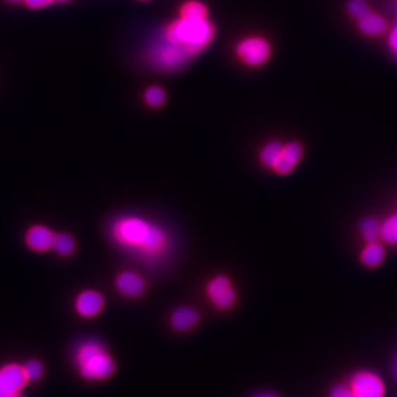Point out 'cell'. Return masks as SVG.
Segmentation results:
<instances>
[{"label": "cell", "instance_id": "obj_1", "mask_svg": "<svg viewBox=\"0 0 397 397\" xmlns=\"http://www.w3.org/2000/svg\"><path fill=\"white\" fill-rule=\"evenodd\" d=\"M110 233L118 246L149 262L165 256L170 246L163 227L137 215H122L115 220Z\"/></svg>", "mask_w": 397, "mask_h": 397}, {"label": "cell", "instance_id": "obj_2", "mask_svg": "<svg viewBox=\"0 0 397 397\" xmlns=\"http://www.w3.org/2000/svg\"><path fill=\"white\" fill-rule=\"evenodd\" d=\"M160 37L186 50L192 59L203 53L213 44L217 28L210 18L178 17L167 23Z\"/></svg>", "mask_w": 397, "mask_h": 397}, {"label": "cell", "instance_id": "obj_3", "mask_svg": "<svg viewBox=\"0 0 397 397\" xmlns=\"http://www.w3.org/2000/svg\"><path fill=\"white\" fill-rule=\"evenodd\" d=\"M80 374L87 381H104L116 371V363L102 342L87 340L77 346L74 354Z\"/></svg>", "mask_w": 397, "mask_h": 397}, {"label": "cell", "instance_id": "obj_4", "mask_svg": "<svg viewBox=\"0 0 397 397\" xmlns=\"http://www.w3.org/2000/svg\"><path fill=\"white\" fill-rule=\"evenodd\" d=\"M146 60L153 69L170 73L184 69L192 58L181 46L159 37L148 49Z\"/></svg>", "mask_w": 397, "mask_h": 397}, {"label": "cell", "instance_id": "obj_5", "mask_svg": "<svg viewBox=\"0 0 397 397\" xmlns=\"http://www.w3.org/2000/svg\"><path fill=\"white\" fill-rule=\"evenodd\" d=\"M272 46L266 37L260 34H247L234 44V56L237 61L250 69H258L270 61Z\"/></svg>", "mask_w": 397, "mask_h": 397}, {"label": "cell", "instance_id": "obj_6", "mask_svg": "<svg viewBox=\"0 0 397 397\" xmlns=\"http://www.w3.org/2000/svg\"><path fill=\"white\" fill-rule=\"evenodd\" d=\"M350 390L354 397H385L382 377L371 371H359L350 379Z\"/></svg>", "mask_w": 397, "mask_h": 397}, {"label": "cell", "instance_id": "obj_7", "mask_svg": "<svg viewBox=\"0 0 397 397\" xmlns=\"http://www.w3.org/2000/svg\"><path fill=\"white\" fill-rule=\"evenodd\" d=\"M206 296L217 308L227 310L237 301V291L227 276H215L206 286Z\"/></svg>", "mask_w": 397, "mask_h": 397}, {"label": "cell", "instance_id": "obj_8", "mask_svg": "<svg viewBox=\"0 0 397 397\" xmlns=\"http://www.w3.org/2000/svg\"><path fill=\"white\" fill-rule=\"evenodd\" d=\"M28 382L23 365L11 363L0 367V397L20 394V391Z\"/></svg>", "mask_w": 397, "mask_h": 397}, {"label": "cell", "instance_id": "obj_9", "mask_svg": "<svg viewBox=\"0 0 397 397\" xmlns=\"http://www.w3.org/2000/svg\"><path fill=\"white\" fill-rule=\"evenodd\" d=\"M301 157H303V147L301 144L297 141L284 144L283 151L272 170L278 175L285 176L297 167L298 163H301Z\"/></svg>", "mask_w": 397, "mask_h": 397}, {"label": "cell", "instance_id": "obj_10", "mask_svg": "<svg viewBox=\"0 0 397 397\" xmlns=\"http://www.w3.org/2000/svg\"><path fill=\"white\" fill-rule=\"evenodd\" d=\"M105 299L102 294L95 291H82L75 301L77 313L84 318L96 317L103 310Z\"/></svg>", "mask_w": 397, "mask_h": 397}, {"label": "cell", "instance_id": "obj_11", "mask_svg": "<svg viewBox=\"0 0 397 397\" xmlns=\"http://www.w3.org/2000/svg\"><path fill=\"white\" fill-rule=\"evenodd\" d=\"M115 286L122 295L137 298L145 293V280L135 272H122L116 277Z\"/></svg>", "mask_w": 397, "mask_h": 397}, {"label": "cell", "instance_id": "obj_12", "mask_svg": "<svg viewBox=\"0 0 397 397\" xmlns=\"http://www.w3.org/2000/svg\"><path fill=\"white\" fill-rule=\"evenodd\" d=\"M56 233L44 227H34L27 233V244L38 252L50 250L53 247Z\"/></svg>", "mask_w": 397, "mask_h": 397}, {"label": "cell", "instance_id": "obj_13", "mask_svg": "<svg viewBox=\"0 0 397 397\" xmlns=\"http://www.w3.org/2000/svg\"><path fill=\"white\" fill-rule=\"evenodd\" d=\"M200 320V315L196 309L181 307L173 311L170 317V324L175 330L187 331L194 328Z\"/></svg>", "mask_w": 397, "mask_h": 397}, {"label": "cell", "instance_id": "obj_14", "mask_svg": "<svg viewBox=\"0 0 397 397\" xmlns=\"http://www.w3.org/2000/svg\"><path fill=\"white\" fill-rule=\"evenodd\" d=\"M178 17L210 18V9L202 0H184L179 6Z\"/></svg>", "mask_w": 397, "mask_h": 397}, {"label": "cell", "instance_id": "obj_15", "mask_svg": "<svg viewBox=\"0 0 397 397\" xmlns=\"http://www.w3.org/2000/svg\"><path fill=\"white\" fill-rule=\"evenodd\" d=\"M284 143L280 140H270L263 146L260 151V161L265 168L274 169L280 153L283 151Z\"/></svg>", "mask_w": 397, "mask_h": 397}, {"label": "cell", "instance_id": "obj_16", "mask_svg": "<svg viewBox=\"0 0 397 397\" xmlns=\"http://www.w3.org/2000/svg\"><path fill=\"white\" fill-rule=\"evenodd\" d=\"M385 258V250L377 241L367 243L361 253V262L367 267H377Z\"/></svg>", "mask_w": 397, "mask_h": 397}, {"label": "cell", "instance_id": "obj_17", "mask_svg": "<svg viewBox=\"0 0 397 397\" xmlns=\"http://www.w3.org/2000/svg\"><path fill=\"white\" fill-rule=\"evenodd\" d=\"M168 94L165 87L159 84L148 85L143 92V101L148 107L157 110L167 103Z\"/></svg>", "mask_w": 397, "mask_h": 397}, {"label": "cell", "instance_id": "obj_18", "mask_svg": "<svg viewBox=\"0 0 397 397\" xmlns=\"http://www.w3.org/2000/svg\"><path fill=\"white\" fill-rule=\"evenodd\" d=\"M387 25L384 19L374 13H370L360 20V29L367 36H379L386 30Z\"/></svg>", "mask_w": 397, "mask_h": 397}, {"label": "cell", "instance_id": "obj_19", "mask_svg": "<svg viewBox=\"0 0 397 397\" xmlns=\"http://www.w3.org/2000/svg\"><path fill=\"white\" fill-rule=\"evenodd\" d=\"M361 234L365 242H375L381 239V223L374 218H367L361 222Z\"/></svg>", "mask_w": 397, "mask_h": 397}, {"label": "cell", "instance_id": "obj_20", "mask_svg": "<svg viewBox=\"0 0 397 397\" xmlns=\"http://www.w3.org/2000/svg\"><path fill=\"white\" fill-rule=\"evenodd\" d=\"M381 239L387 244L397 245V213L381 223Z\"/></svg>", "mask_w": 397, "mask_h": 397}, {"label": "cell", "instance_id": "obj_21", "mask_svg": "<svg viewBox=\"0 0 397 397\" xmlns=\"http://www.w3.org/2000/svg\"><path fill=\"white\" fill-rule=\"evenodd\" d=\"M53 247L54 250L59 254L66 256V255H70L73 252L75 242H74L73 237L71 235L65 234V233L56 234Z\"/></svg>", "mask_w": 397, "mask_h": 397}, {"label": "cell", "instance_id": "obj_22", "mask_svg": "<svg viewBox=\"0 0 397 397\" xmlns=\"http://www.w3.org/2000/svg\"><path fill=\"white\" fill-rule=\"evenodd\" d=\"M348 11H349L352 17L359 19V20L371 13L369 5L364 0H351L348 5Z\"/></svg>", "mask_w": 397, "mask_h": 397}, {"label": "cell", "instance_id": "obj_23", "mask_svg": "<svg viewBox=\"0 0 397 397\" xmlns=\"http://www.w3.org/2000/svg\"><path fill=\"white\" fill-rule=\"evenodd\" d=\"M23 367L29 382L30 381H37L44 374V367L37 360H31V361L27 362L25 365H23Z\"/></svg>", "mask_w": 397, "mask_h": 397}, {"label": "cell", "instance_id": "obj_24", "mask_svg": "<svg viewBox=\"0 0 397 397\" xmlns=\"http://www.w3.org/2000/svg\"><path fill=\"white\" fill-rule=\"evenodd\" d=\"M330 397H354L353 394L350 390L349 385H336V386L331 390Z\"/></svg>", "mask_w": 397, "mask_h": 397}, {"label": "cell", "instance_id": "obj_25", "mask_svg": "<svg viewBox=\"0 0 397 397\" xmlns=\"http://www.w3.org/2000/svg\"><path fill=\"white\" fill-rule=\"evenodd\" d=\"M54 0H25V3L31 9H40V8L46 7L51 5Z\"/></svg>", "mask_w": 397, "mask_h": 397}, {"label": "cell", "instance_id": "obj_26", "mask_svg": "<svg viewBox=\"0 0 397 397\" xmlns=\"http://www.w3.org/2000/svg\"><path fill=\"white\" fill-rule=\"evenodd\" d=\"M389 44H390V48L392 49V51L397 56V26L391 32Z\"/></svg>", "mask_w": 397, "mask_h": 397}, {"label": "cell", "instance_id": "obj_27", "mask_svg": "<svg viewBox=\"0 0 397 397\" xmlns=\"http://www.w3.org/2000/svg\"><path fill=\"white\" fill-rule=\"evenodd\" d=\"M255 397H279L278 395H276L275 393L272 392H264L260 393V394L256 395Z\"/></svg>", "mask_w": 397, "mask_h": 397}, {"label": "cell", "instance_id": "obj_28", "mask_svg": "<svg viewBox=\"0 0 397 397\" xmlns=\"http://www.w3.org/2000/svg\"><path fill=\"white\" fill-rule=\"evenodd\" d=\"M139 3H149V1H153V0H137Z\"/></svg>", "mask_w": 397, "mask_h": 397}, {"label": "cell", "instance_id": "obj_29", "mask_svg": "<svg viewBox=\"0 0 397 397\" xmlns=\"http://www.w3.org/2000/svg\"><path fill=\"white\" fill-rule=\"evenodd\" d=\"M8 1H11V3H19V1H25V0H8Z\"/></svg>", "mask_w": 397, "mask_h": 397}, {"label": "cell", "instance_id": "obj_30", "mask_svg": "<svg viewBox=\"0 0 397 397\" xmlns=\"http://www.w3.org/2000/svg\"><path fill=\"white\" fill-rule=\"evenodd\" d=\"M13 397H25V396H23V395L18 394V395H15V396H13Z\"/></svg>", "mask_w": 397, "mask_h": 397}, {"label": "cell", "instance_id": "obj_31", "mask_svg": "<svg viewBox=\"0 0 397 397\" xmlns=\"http://www.w3.org/2000/svg\"><path fill=\"white\" fill-rule=\"evenodd\" d=\"M59 1H69V0H59Z\"/></svg>", "mask_w": 397, "mask_h": 397}]
</instances>
